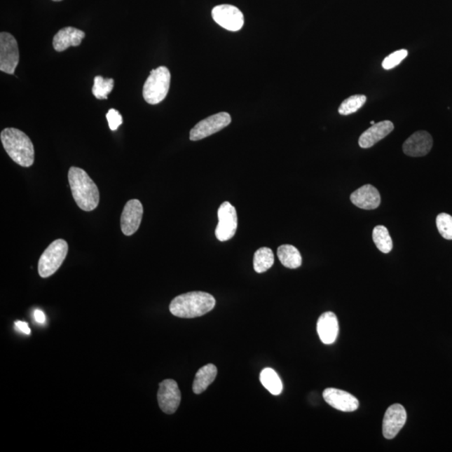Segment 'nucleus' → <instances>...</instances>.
I'll return each mask as SVG.
<instances>
[{
    "mask_svg": "<svg viewBox=\"0 0 452 452\" xmlns=\"http://www.w3.org/2000/svg\"><path fill=\"white\" fill-rule=\"evenodd\" d=\"M69 184L77 206L87 211L96 209L100 200L97 184L87 172L80 167H71L68 173Z\"/></svg>",
    "mask_w": 452,
    "mask_h": 452,
    "instance_id": "1",
    "label": "nucleus"
},
{
    "mask_svg": "<svg viewBox=\"0 0 452 452\" xmlns=\"http://www.w3.org/2000/svg\"><path fill=\"white\" fill-rule=\"evenodd\" d=\"M215 299L204 292H191L176 296L170 305V311L181 318H195L212 311Z\"/></svg>",
    "mask_w": 452,
    "mask_h": 452,
    "instance_id": "2",
    "label": "nucleus"
},
{
    "mask_svg": "<svg viewBox=\"0 0 452 452\" xmlns=\"http://www.w3.org/2000/svg\"><path fill=\"white\" fill-rule=\"evenodd\" d=\"M4 149L17 165L32 166L34 161V145L29 137L17 128L4 129L0 135Z\"/></svg>",
    "mask_w": 452,
    "mask_h": 452,
    "instance_id": "3",
    "label": "nucleus"
},
{
    "mask_svg": "<svg viewBox=\"0 0 452 452\" xmlns=\"http://www.w3.org/2000/svg\"><path fill=\"white\" fill-rule=\"evenodd\" d=\"M171 75L165 67H159L150 73L146 80L143 96L151 105H156L165 100L170 87Z\"/></svg>",
    "mask_w": 452,
    "mask_h": 452,
    "instance_id": "4",
    "label": "nucleus"
},
{
    "mask_svg": "<svg viewBox=\"0 0 452 452\" xmlns=\"http://www.w3.org/2000/svg\"><path fill=\"white\" fill-rule=\"evenodd\" d=\"M68 252V245L66 240L58 239L53 241L46 251L43 252L39 261V274L43 278H47L57 273L66 259Z\"/></svg>",
    "mask_w": 452,
    "mask_h": 452,
    "instance_id": "5",
    "label": "nucleus"
},
{
    "mask_svg": "<svg viewBox=\"0 0 452 452\" xmlns=\"http://www.w3.org/2000/svg\"><path fill=\"white\" fill-rule=\"evenodd\" d=\"M20 54L18 43L11 34H0V71L13 75L18 66Z\"/></svg>",
    "mask_w": 452,
    "mask_h": 452,
    "instance_id": "6",
    "label": "nucleus"
},
{
    "mask_svg": "<svg viewBox=\"0 0 452 452\" xmlns=\"http://www.w3.org/2000/svg\"><path fill=\"white\" fill-rule=\"evenodd\" d=\"M219 223L215 236L219 241H227L234 238L238 226V213L230 202H224L218 210Z\"/></svg>",
    "mask_w": 452,
    "mask_h": 452,
    "instance_id": "7",
    "label": "nucleus"
},
{
    "mask_svg": "<svg viewBox=\"0 0 452 452\" xmlns=\"http://www.w3.org/2000/svg\"><path fill=\"white\" fill-rule=\"evenodd\" d=\"M231 123V117L229 114L219 113L210 116V117L200 121L191 129L189 139L191 141L204 139L205 137L222 130Z\"/></svg>",
    "mask_w": 452,
    "mask_h": 452,
    "instance_id": "8",
    "label": "nucleus"
},
{
    "mask_svg": "<svg viewBox=\"0 0 452 452\" xmlns=\"http://www.w3.org/2000/svg\"><path fill=\"white\" fill-rule=\"evenodd\" d=\"M158 402L163 412L172 415L178 410L181 402V393L177 382L165 380L159 384Z\"/></svg>",
    "mask_w": 452,
    "mask_h": 452,
    "instance_id": "9",
    "label": "nucleus"
},
{
    "mask_svg": "<svg viewBox=\"0 0 452 452\" xmlns=\"http://www.w3.org/2000/svg\"><path fill=\"white\" fill-rule=\"evenodd\" d=\"M212 17L215 22L230 32H238L243 27L244 16L242 13L233 6L222 4L214 7Z\"/></svg>",
    "mask_w": 452,
    "mask_h": 452,
    "instance_id": "10",
    "label": "nucleus"
},
{
    "mask_svg": "<svg viewBox=\"0 0 452 452\" xmlns=\"http://www.w3.org/2000/svg\"><path fill=\"white\" fill-rule=\"evenodd\" d=\"M407 419L406 409L402 404H395L388 409L383 420V434L386 439H393L404 427Z\"/></svg>",
    "mask_w": 452,
    "mask_h": 452,
    "instance_id": "11",
    "label": "nucleus"
},
{
    "mask_svg": "<svg viewBox=\"0 0 452 452\" xmlns=\"http://www.w3.org/2000/svg\"><path fill=\"white\" fill-rule=\"evenodd\" d=\"M143 214V205L139 200L128 202L121 217V229L125 235H132L139 230Z\"/></svg>",
    "mask_w": 452,
    "mask_h": 452,
    "instance_id": "12",
    "label": "nucleus"
},
{
    "mask_svg": "<svg viewBox=\"0 0 452 452\" xmlns=\"http://www.w3.org/2000/svg\"><path fill=\"white\" fill-rule=\"evenodd\" d=\"M433 146L432 135L426 131H418L408 137L403 144L404 153L410 157H423L427 155Z\"/></svg>",
    "mask_w": 452,
    "mask_h": 452,
    "instance_id": "13",
    "label": "nucleus"
},
{
    "mask_svg": "<svg viewBox=\"0 0 452 452\" xmlns=\"http://www.w3.org/2000/svg\"><path fill=\"white\" fill-rule=\"evenodd\" d=\"M322 396L329 406L338 411L352 412L355 411L359 406L358 399L341 390L328 388L324 391Z\"/></svg>",
    "mask_w": 452,
    "mask_h": 452,
    "instance_id": "14",
    "label": "nucleus"
},
{
    "mask_svg": "<svg viewBox=\"0 0 452 452\" xmlns=\"http://www.w3.org/2000/svg\"><path fill=\"white\" fill-rule=\"evenodd\" d=\"M350 200L358 208L371 210L380 206L381 197L376 187L365 184L351 193Z\"/></svg>",
    "mask_w": 452,
    "mask_h": 452,
    "instance_id": "15",
    "label": "nucleus"
},
{
    "mask_svg": "<svg viewBox=\"0 0 452 452\" xmlns=\"http://www.w3.org/2000/svg\"><path fill=\"white\" fill-rule=\"evenodd\" d=\"M395 126L390 121H382V122L372 125L365 132L362 133L359 139V144L362 149H369L376 144L378 142L384 139L390 133L394 130Z\"/></svg>",
    "mask_w": 452,
    "mask_h": 452,
    "instance_id": "16",
    "label": "nucleus"
},
{
    "mask_svg": "<svg viewBox=\"0 0 452 452\" xmlns=\"http://www.w3.org/2000/svg\"><path fill=\"white\" fill-rule=\"evenodd\" d=\"M317 330L322 343H334L337 339L339 330L337 316L331 312L322 313L318 318Z\"/></svg>",
    "mask_w": 452,
    "mask_h": 452,
    "instance_id": "17",
    "label": "nucleus"
},
{
    "mask_svg": "<svg viewBox=\"0 0 452 452\" xmlns=\"http://www.w3.org/2000/svg\"><path fill=\"white\" fill-rule=\"evenodd\" d=\"M84 38L83 30L74 27L63 28L54 36L53 47L58 53H62L69 47L80 46Z\"/></svg>",
    "mask_w": 452,
    "mask_h": 452,
    "instance_id": "18",
    "label": "nucleus"
},
{
    "mask_svg": "<svg viewBox=\"0 0 452 452\" xmlns=\"http://www.w3.org/2000/svg\"><path fill=\"white\" fill-rule=\"evenodd\" d=\"M217 368L212 364H209L199 369L196 374L193 384V393L200 395L207 390L217 376Z\"/></svg>",
    "mask_w": 452,
    "mask_h": 452,
    "instance_id": "19",
    "label": "nucleus"
},
{
    "mask_svg": "<svg viewBox=\"0 0 452 452\" xmlns=\"http://www.w3.org/2000/svg\"><path fill=\"white\" fill-rule=\"evenodd\" d=\"M278 256L281 263L287 268L296 269L301 265L299 249L292 245H282L278 249Z\"/></svg>",
    "mask_w": 452,
    "mask_h": 452,
    "instance_id": "20",
    "label": "nucleus"
},
{
    "mask_svg": "<svg viewBox=\"0 0 452 452\" xmlns=\"http://www.w3.org/2000/svg\"><path fill=\"white\" fill-rule=\"evenodd\" d=\"M262 385L268 390L271 395H279L282 391V383L277 372L270 368L262 370L260 376Z\"/></svg>",
    "mask_w": 452,
    "mask_h": 452,
    "instance_id": "21",
    "label": "nucleus"
},
{
    "mask_svg": "<svg viewBox=\"0 0 452 452\" xmlns=\"http://www.w3.org/2000/svg\"><path fill=\"white\" fill-rule=\"evenodd\" d=\"M274 264V254L268 247H261L254 255V270L257 273H263Z\"/></svg>",
    "mask_w": 452,
    "mask_h": 452,
    "instance_id": "22",
    "label": "nucleus"
},
{
    "mask_svg": "<svg viewBox=\"0 0 452 452\" xmlns=\"http://www.w3.org/2000/svg\"><path fill=\"white\" fill-rule=\"evenodd\" d=\"M373 240L377 248L385 254H388L393 249V241L389 231L384 226H377L373 231Z\"/></svg>",
    "mask_w": 452,
    "mask_h": 452,
    "instance_id": "23",
    "label": "nucleus"
},
{
    "mask_svg": "<svg viewBox=\"0 0 452 452\" xmlns=\"http://www.w3.org/2000/svg\"><path fill=\"white\" fill-rule=\"evenodd\" d=\"M367 101V97L364 95H354L344 100L338 109L339 114L348 116L358 111L364 103Z\"/></svg>",
    "mask_w": 452,
    "mask_h": 452,
    "instance_id": "24",
    "label": "nucleus"
},
{
    "mask_svg": "<svg viewBox=\"0 0 452 452\" xmlns=\"http://www.w3.org/2000/svg\"><path fill=\"white\" fill-rule=\"evenodd\" d=\"M114 88V80L111 78L104 79L101 76L95 77L93 88V94L97 99L103 100L107 99V95L111 93Z\"/></svg>",
    "mask_w": 452,
    "mask_h": 452,
    "instance_id": "25",
    "label": "nucleus"
},
{
    "mask_svg": "<svg viewBox=\"0 0 452 452\" xmlns=\"http://www.w3.org/2000/svg\"><path fill=\"white\" fill-rule=\"evenodd\" d=\"M437 227L439 233L446 240H452V217L446 213H441L437 217Z\"/></svg>",
    "mask_w": 452,
    "mask_h": 452,
    "instance_id": "26",
    "label": "nucleus"
},
{
    "mask_svg": "<svg viewBox=\"0 0 452 452\" xmlns=\"http://www.w3.org/2000/svg\"><path fill=\"white\" fill-rule=\"evenodd\" d=\"M408 55L407 50H399L395 53L390 54L388 57L383 60L382 67L385 70H390L395 67L399 66L402 60L406 59Z\"/></svg>",
    "mask_w": 452,
    "mask_h": 452,
    "instance_id": "27",
    "label": "nucleus"
},
{
    "mask_svg": "<svg viewBox=\"0 0 452 452\" xmlns=\"http://www.w3.org/2000/svg\"><path fill=\"white\" fill-rule=\"evenodd\" d=\"M106 117L111 131L118 130L121 125L123 124V121L122 115H121L119 111L116 109H110L109 113L107 114Z\"/></svg>",
    "mask_w": 452,
    "mask_h": 452,
    "instance_id": "28",
    "label": "nucleus"
},
{
    "mask_svg": "<svg viewBox=\"0 0 452 452\" xmlns=\"http://www.w3.org/2000/svg\"><path fill=\"white\" fill-rule=\"evenodd\" d=\"M15 327L18 330L20 331H22L23 334L29 335L32 334V330L29 328V325L27 322H21V321H16L15 322Z\"/></svg>",
    "mask_w": 452,
    "mask_h": 452,
    "instance_id": "29",
    "label": "nucleus"
},
{
    "mask_svg": "<svg viewBox=\"0 0 452 452\" xmlns=\"http://www.w3.org/2000/svg\"><path fill=\"white\" fill-rule=\"evenodd\" d=\"M34 320H36V321L39 322V324H45L46 315L45 313L41 311V310H34Z\"/></svg>",
    "mask_w": 452,
    "mask_h": 452,
    "instance_id": "30",
    "label": "nucleus"
},
{
    "mask_svg": "<svg viewBox=\"0 0 452 452\" xmlns=\"http://www.w3.org/2000/svg\"><path fill=\"white\" fill-rule=\"evenodd\" d=\"M370 124L374 125V124H376V123H374V121H371V122H370Z\"/></svg>",
    "mask_w": 452,
    "mask_h": 452,
    "instance_id": "31",
    "label": "nucleus"
},
{
    "mask_svg": "<svg viewBox=\"0 0 452 452\" xmlns=\"http://www.w3.org/2000/svg\"><path fill=\"white\" fill-rule=\"evenodd\" d=\"M53 1L60 2V1H62V0H53Z\"/></svg>",
    "mask_w": 452,
    "mask_h": 452,
    "instance_id": "32",
    "label": "nucleus"
}]
</instances>
